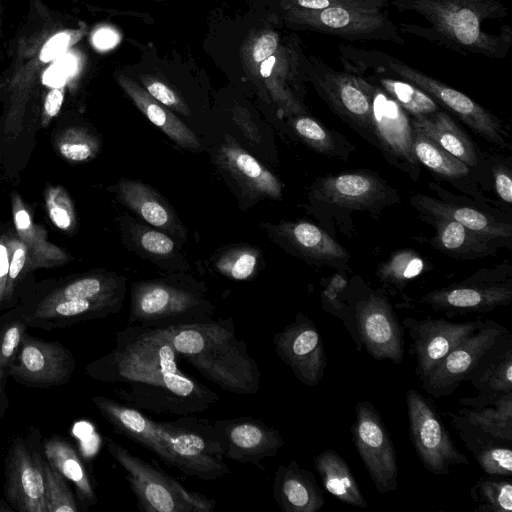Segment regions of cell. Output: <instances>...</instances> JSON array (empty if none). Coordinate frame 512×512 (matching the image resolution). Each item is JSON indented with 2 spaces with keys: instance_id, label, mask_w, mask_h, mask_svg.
I'll list each match as a JSON object with an SVG mask.
<instances>
[{
  "instance_id": "6da1fadb",
  "label": "cell",
  "mask_w": 512,
  "mask_h": 512,
  "mask_svg": "<svg viewBox=\"0 0 512 512\" xmlns=\"http://www.w3.org/2000/svg\"><path fill=\"white\" fill-rule=\"evenodd\" d=\"M165 328L130 324L117 331L115 347L86 367L98 381L123 384L116 392L140 411L188 416L219 400L209 387L186 374Z\"/></svg>"
},
{
  "instance_id": "7a4b0ae2",
  "label": "cell",
  "mask_w": 512,
  "mask_h": 512,
  "mask_svg": "<svg viewBox=\"0 0 512 512\" xmlns=\"http://www.w3.org/2000/svg\"><path fill=\"white\" fill-rule=\"evenodd\" d=\"M91 400L117 434L151 450L167 466L206 481L230 473L212 422L188 416L173 422L156 421L108 397L93 396Z\"/></svg>"
},
{
  "instance_id": "3957f363",
  "label": "cell",
  "mask_w": 512,
  "mask_h": 512,
  "mask_svg": "<svg viewBox=\"0 0 512 512\" xmlns=\"http://www.w3.org/2000/svg\"><path fill=\"white\" fill-rule=\"evenodd\" d=\"M391 4L399 12L419 14L429 24L400 23L401 33L461 55L504 59L512 46L509 25H503L497 34L484 29L486 21L508 16V9L500 0H391Z\"/></svg>"
},
{
  "instance_id": "277c9868",
  "label": "cell",
  "mask_w": 512,
  "mask_h": 512,
  "mask_svg": "<svg viewBox=\"0 0 512 512\" xmlns=\"http://www.w3.org/2000/svg\"><path fill=\"white\" fill-rule=\"evenodd\" d=\"M177 354L204 378L238 395L256 394L261 372L231 318L165 327Z\"/></svg>"
},
{
  "instance_id": "5b68a950",
  "label": "cell",
  "mask_w": 512,
  "mask_h": 512,
  "mask_svg": "<svg viewBox=\"0 0 512 512\" xmlns=\"http://www.w3.org/2000/svg\"><path fill=\"white\" fill-rule=\"evenodd\" d=\"M339 59L349 73L378 70L406 81L453 112L477 134L494 144L505 145L499 119L464 93L382 51L339 44Z\"/></svg>"
},
{
  "instance_id": "8992f818",
  "label": "cell",
  "mask_w": 512,
  "mask_h": 512,
  "mask_svg": "<svg viewBox=\"0 0 512 512\" xmlns=\"http://www.w3.org/2000/svg\"><path fill=\"white\" fill-rule=\"evenodd\" d=\"M215 306L205 287L180 278L135 282L131 286L129 324L165 328L212 318Z\"/></svg>"
},
{
  "instance_id": "52a82bcc",
  "label": "cell",
  "mask_w": 512,
  "mask_h": 512,
  "mask_svg": "<svg viewBox=\"0 0 512 512\" xmlns=\"http://www.w3.org/2000/svg\"><path fill=\"white\" fill-rule=\"evenodd\" d=\"M388 0H361L321 10H286L284 21L295 29L336 36L348 41H386L404 38L385 8Z\"/></svg>"
},
{
  "instance_id": "ba28073f",
  "label": "cell",
  "mask_w": 512,
  "mask_h": 512,
  "mask_svg": "<svg viewBox=\"0 0 512 512\" xmlns=\"http://www.w3.org/2000/svg\"><path fill=\"white\" fill-rule=\"evenodd\" d=\"M110 456L125 470L138 509L145 512H212L215 501L188 490L158 465L132 454L111 438L106 440Z\"/></svg>"
},
{
  "instance_id": "9c48e42d",
  "label": "cell",
  "mask_w": 512,
  "mask_h": 512,
  "mask_svg": "<svg viewBox=\"0 0 512 512\" xmlns=\"http://www.w3.org/2000/svg\"><path fill=\"white\" fill-rule=\"evenodd\" d=\"M406 404L411 442L423 466L434 475H448L451 467L469 465L454 445L432 401L409 389Z\"/></svg>"
},
{
  "instance_id": "30bf717a",
  "label": "cell",
  "mask_w": 512,
  "mask_h": 512,
  "mask_svg": "<svg viewBox=\"0 0 512 512\" xmlns=\"http://www.w3.org/2000/svg\"><path fill=\"white\" fill-rule=\"evenodd\" d=\"M305 80L310 81L329 107L347 122L371 131L372 100L367 81L336 70L321 58L303 57Z\"/></svg>"
},
{
  "instance_id": "8fae6325",
  "label": "cell",
  "mask_w": 512,
  "mask_h": 512,
  "mask_svg": "<svg viewBox=\"0 0 512 512\" xmlns=\"http://www.w3.org/2000/svg\"><path fill=\"white\" fill-rule=\"evenodd\" d=\"M351 434L375 488L381 494L395 491L398 478L396 451L380 414L370 401L356 403Z\"/></svg>"
},
{
  "instance_id": "7c38bea8",
  "label": "cell",
  "mask_w": 512,
  "mask_h": 512,
  "mask_svg": "<svg viewBox=\"0 0 512 512\" xmlns=\"http://www.w3.org/2000/svg\"><path fill=\"white\" fill-rule=\"evenodd\" d=\"M506 333L508 330L500 323L492 319L484 321L421 380L423 390L435 398L453 394L473 371L481 357Z\"/></svg>"
},
{
  "instance_id": "4fadbf2b",
  "label": "cell",
  "mask_w": 512,
  "mask_h": 512,
  "mask_svg": "<svg viewBox=\"0 0 512 512\" xmlns=\"http://www.w3.org/2000/svg\"><path fill=\"white\" fill-rule=\"evenodd\" d=\"M76 361L72 352L58 341H45L26 333L18 353L7 367V375L29 387L66 384Z\"/></svg>"
},
{
  "instance_id": "5bb4252c",
  "label": "cell",
  "mask_w": 512,
  "mask_h": 512,
  "mask_svg": "<svg viewBox=\"0 0 512 512\" xmlns=\"http://www.w3.org/2000/svg\"><path fill=\"white\" fill-rule=\"evenodd\" d=\"M357 333L362 346L375 360L400 364L404 357V327L389 301L371 293L354 305Z\"/></svg>"
},
{
  "instance_id": "9a60e30c",
  "label": "cell",
  "mask_w": 512,
  "mask_h": 512,
  "mask_svg": "<svg viewBox=\"0 0 512 512\" xmlns=\"http://www.w3.org/2000/svg\"><path fill=\"white\" fill-rule=\"evenodd\" d=\"M277 356L304 385L317 386L324 376L326 355L318 328L298 313L294 321L273 335Z\"/></svg>"
},
{
  "instance_id": "2e32d148",
  "label": "cell",
  "mask_w": 512,
  "mask_h": 512,
  "mask_svg": "<svg viewBox=\"0 0 512 512\" xmlns=\"http://www.w3.org/2000/svg\"><path fill=\"white\" fill-rule=\"evenodd\" d=\"M483 323L481 319L456 323L444 318H404L402 326L412 340L410 354L416 359L418 379L423 380L455 346Z\"/></svg>"
},
{
  "instance_id": "e0dca14e",
  "label": "cell",
  "mask_w": 512,
  "mask_h": 512,
  "mask_svg": "<svg viewBox=\"0 0 512 512\" xmlns=\"http://www.w3.org/2000/svg\"><path fill=\"white\" fill-rule=\"evenodd\" d=\"M224 458L262 468L261 461L275 457L285 440L265 422L248 416L212 422Z\"/></svg>"
},
{
  "instance_id": "ac0fdd59",
  "label": "cell",
  "mask_w": 512,
  "mask_h": 512,
  "mask_svg": "<svg viewBox=\"0 0 512 512\" xmlns=\"http://www.w3.org/2000/svg\"><path fill=\"white\" fill-rule=\"evenodd\" d=\"M5 497L13 510L47 512L42 457L13 440L5 459Z\"/></svg>"
},
{
  "instance_id": "d6986e66",
  "label": "cell",
  "mask_w": 512,
  "mask_h": 512,
  "mask_svg": "<svg viewBox=\"0 0 512 512\" xmlns=\"http://www.w3.org/2000/svg\"><path fill=\"white\" fill-rule=\"evenodd\" d=\"M512 301L510 282H465L429 292L421 304L443 312L448 317L489 312Z\"/></svg>"
},
{
  "instance_id": "ffe728a7",
  "label": "cell",
  "mask_w": 512,
  "mask_h": 512,
  "mask_svg": "<svg viewBox=\"0 0 512 512\" xmlns=\"http://www.w3.org/2000/svg\"><path fill=\"white\" fill-rule=\"evenodd\" d=\"M367 83L372 100L371 131L387 153L416 165L412 151L413 128L408 114L380 88Z\"/></svg>"
},
{
  "instance_id": "44dd1931",
  "label": "cell",
  "mask_w": 512,
  "mask_h": 512,
  "mask_svg": "<svg viewBox=\"0 0 512 512\" xmlns=\"http://www.w3.org/2000/svg\"><path fill=\"white\" fill-rule=\"evenodd\" d=\"M219 165L251 197L280 200L282 185L277 177L255 157L226 135L218 149Z\"/></svg>"
},
{
  "instance_id": "7402d4cb",
  "label": "cell",
  "mask_w": 512,
  "mask_h": 512,
  "mask_svg": "<svg viewBox=\"0 0 512 512\" xmlns=\"http://www.w3.org/2000/svg\"><path fill=\"white\" fill-rule=\"evenodd\" d=\"M121 202L153 227L173 236L186 239V229L171 206L152 187L136 181L122 179L116 187Z\"/></svg>"
},
{
  "instance_id": "603a6c76",
  "label": "cell",
  "mask_w": 512,
  "mask_h": 512,
  "mask_svg": "<svg viewBox=\"0 0 512 512\" xmlns=\"http://www.w3.org/2000/svg\"><path fill=\"white\" fill-rule=\"evenodd\" d=\"M273 498L283 512H317L324 505L323 491L314 474L294 460L277 468Z\"/></svg>"
},
{
  "instance_id": "cb8c5ba5",
  "label": "cell",
  "mask_w": 512,
  "mask_h": 512,
  "mask_svg": "<svg viewBox=\"0 0 512 512\" xmlns=\"http://www.w3.org/2000/svg\"><path fill=\"white\" fill-rule=\"evenodd\" d=\"M122 304L110 300L64 299L38 304L33 311L24 314L28 326L51 330L117 313Z\"/></svg>"
},
{
  "instance_id": "d4e9b609",
  "label": "cell",
  "mask_w": 512,
  "mask_h": 512,
  "mask_svg": "<svg viewBox=\"0 0 512 512\" xmlns=\"http://www.w3.org/2000/svg\"><path fill=\"white\" fill-rule=\"evenodd\" d=\"M458 412L477 430L503 442H512V392L479 393L475 397L460 398Z\"/></svg>"
},
{
  "instance_id": "484cf974",
  "label": "cell",
  "mask_w": 512,
  "mask_h": 512,
  "mask_svg": "<svg viewBox=\"0 0 512 512\" xmlns=\"http://www.w3.org/2000/svg\"><path fill=\"white\" fill-rule=\"evenodd\" d=\"M117 81L136 107L171 140L184 149L194 152L201 150L197 136L166 106L126 75L120 74Z\"/></svg>"
},
{
  "instance_id": "4316f807",
  "label": "cell",
  "mask_w": 512,
  "mask_h": 512,
  "mask_svg": "<svg viewBox=\"0 0 512 512\" xmlns=\"http://www.w3.org/2000/svg\"><path fill=\"white\" fill-rule=\"evenodd\" d=\"M466 448L487 475L512 476L511 444L495 439L467 423L460 415L447 413Z\"/></svg>"
},
{
  "instance_id": "83f0119b",
  "label": "cell",
  "mask_w": 512,
  "mask_h": 512,
  "mask_svg": "<svg viewBox=\"0 0 512 512\" xmlns=\"http://www.w3.org/2000/svg\"><path fill=\"white\" fill-rule=\"evenodd\" d=\"M383 193L382 184L363 173H344L321 181L317 198L335 205L361 208L376 202Z\"/></svg>"
},
{
  "instance_id": "f1b7e54d",
  "label": "cell",
  "mask_w": 512,
  "mask_h": 512,
  "mask_svg": "<svg viewBox=\"0 0 512 512\" xmlns=\"http://www.w3.org/2000/svg\"><path fill=\"white\" fill-rule=\"evenodd\" d=\"M465 381L478 393L512 392V336L509 332L481 357Z\"/></svg>"
},
{
  "instance_id": "f546056e",
  "label": "cell",
  "mask_w": 512,
  "mask_h": 512,
  "mask_svg": "<svg viewBox=\"0 0 512 512\" xmlns=\"http://www.w3.org/2000/svg\"><path fill=\"white\" fill-rule=\"evenodd\" d=\"M278 234L304 256L323 263L343 262L346 250L319 227L305 221L282 222Z\"/></svg>"
},
{
  "instance_id": "4dcf8cb0",
  "label": "cell",
  "mask_w": 512,
  "mask_h": 512,
  "mask_svg": "<svg viewBox=\"0 0 512 512\" xmlns=\"http://www.w3.org/2000/svg\"><path fill=\"white\" fill-rule=\"evenodd\" d=\"M410 121L413 130L431 138L468 167L477 163L473 144L446 112L439 110L430 115L411 118Z\"/></svg>"
},
{
  "instance_id": "1f68e13d",
  "label": "cell",
  "mask_w": 512,
  "mask_h": 512,
  "mask_svg": "<svg viewBox=\"0 0 512 512\" xmlns=\"http://www.w3.org/2000/svg\"><path fill=\"white\" fill-rule=\"evenodd\" d=\"M314 467L321 477L323 487L333 497L350 506L368 507L353 472L336 451L327 449L316 455Z\"/></svg>"
},
{
  "instance_id": "d6a6232c",
  "label": "cell",
  "mask_w": 512,
  "mask_h": 512,
  "mask_svg": "<svg viewBox=\"0 0 512 512\" xmlns=\"http://www.w3.org/2000/svg\"><path fill=\"white\" fill-rule=\"evenodd\" d=\"M412 201L420 210L433 217L449 218L491 240L507 238L511 235L510 224L497 222L473 208L444 203L425 195H416Z\"/></svg>"
},
{
  "instance_id": "836d02e7",
  "label": "cell",
  "mask_w": 512,
  "mask_h": 512,
  "mask_svg": "<svg viewBox=\"0 0 512 512\" xmlns=\"http://www.w3.org/2000/svg\"><path fill=\"white\" fill-rule=\"evenodd\" d=\"M47 461L76 488L79 499L86 506H94L97 497L89 474L74 447L65 439L54 436L44 442Z\"/></svg>"
},
{
  "instance_id": "e575fe53",
  "label": "cell",
  "mask_w": 512,
  "mask_h": 512,
  "mask_svg": "<svg viewBox=\"0 0 512 512\" xmlns=\"http://www.w3.org/2000/svg\"><path fill=\"white\" fill-rule=\"evenodd\" d=\"M355 75L380 88L411 118L430 115L440 110L439 104L430 96L399 78L378 70H364Z\"/></svg>"
},
{
  "instance_id": "d590c367",
  "label": "cell",
  "mask_w": 512,
  "mask_h": 512,
  "mask_svg": "<svg viewBox=\"0 0 512 512\" xmlns=\"http://www.w3.org/2000/svg\"><path fill=\"white\" fill-rule=\"evenodd\" d=\"M434 218L437 231L435 242L441 250L471 257L490 253L491 239L479 235L449 218Z\"/></svg>"
},
{
  "instance_id": "8d00e7d4",
  "label": "cell",
  "mask_w": 512,
  "mask_h": 512,
  "mask_svg": "<svg viewBox=\"0 0 512 512\" xmlns=\"http://www.w3.org/2000/svg\"><path fill=\"white\" fill-rule=\"evenodd\" d=\"M412 151L417 161L445 178L457 179L469 173V167L462 161L441 148L431 138L415 130Z\"/></svg>"
},
{
  "instance_id": "74e56055",
  "label": "cell",
  "mask_w": 512,
  "mask_h": 512,
  "mask_svg": "<svg viewBox=\"0 0 512 512\" xmlns=\"http://www.w3.org/2000/svg\"><path fill=\"white\" fill-rule=\"evenodd\" d=\"M128 245L157 262L183 261L172 238L159 229L135 221L128 223Z\"/></svg>"
},
{
  "instance_id": "f35d334b",
  "label": "cell",
  "mask_w": 512,
  "mask_h": 512,
  "mask_svg": "<svg viewBox=\"0 0 512 512\" xmlns=\"http://www.w3.org/2000/svg\"><path fill=\"white\" fill-rule=\"evenodd\" d=\"M471 498L477 503L475 512H511V477L484 475L471 487Z\"/></svg>"
},
{
  "instance_id": "ab89813d",
  "label": "cell",
  "mask_w": 512,
  "mask_h": 512,
  "mask_svg": "<svg viewBox=\"0 0 512 512\" xmlns=\"http://www.w3.org/2000/svg\"><path fill=\"white\" fill-rule=\"evenodd\" d=\"M423 269V260L415 251L401 250L379 267L378 276L383 283L400 289Z\"/></svg>"
},
{
  "instance_id": "60d3db41",
  "label": "cell",
  "mask_w": 512,
  "mask_h": 512,
  "mask_svg": "<svg viewBox=\"0 0 512 512\" xmlns=\"http://www.w3.org/2000/svg\"><path fill=\"white\" fill-rule=\"evenodd\" d=\"M259 250L251 246L228 249L215 262L222 275L233 280L250 279L258 268Z\"/></svg>"
},
{
  "instance_id": "b9f144b4",
  "label": "cell",
  "mask_w": 512,
  "mask_h": 512,
  "mask_svg": "<svg viewBox=\"0 0 512 512\" xmlns=\"http://www.w3.org/2000/svg\"><path fill=\"white\" fill-rule=\"evenodd\" d=\"M42 467L45 479L47 512H77L79 508L66 479L43 458Z\"/></svg>"
},
{
  "instance_id": "7bdbcfd3",
  "label": "cell",
  "mask_w": 512,
  "mask_h": 512,
  "mask_svg": "<svg viewBox=\"0 0 512 512\" xmlns=\"http://www.w3.org/2000/svg\"><path fill=\"white\" fill-rule=\"evenodd\" d=\"M27 327L24 312L6 314L0 319V365L5 369L18 353Z\"/></svg>"
},
{
  "instance_id": "ee69618b",
  "label": "cell",
  "mask_w": 512,
  "mask_h": 512,
  "mask_svg": "<svg viewBox=\"0 0 512 512\" xmlns=\"http://www.w3.org/2000/svg\"><path fill=\"white\" fill-rule=\"evenodd\" d=\"M291 125L300 138L313 149L327 154L335 149L331 133L314 118L304 114L296 115Z\"/></svg>"
},
{
  "instance_id": "f6af8a7d",
  "label": "cell",
  "mask_w": 512,
  "mask_h": 512,
  "mask_svg": "<svg viewBox=\"0 0 512 512\" xmlns=\"http://www.w3.org/2000/svg\"><path fill=\"white\" fill-rule=\"evenodd\" d=\"M141 79L145 90L159 103L184 116L190 115V109L187 104L166 83L149 75H144Z\"/></svg>"
},
{
  "instance_id": "bcb514c9",
  "label": "cell",
  "mask_w": 512,
  "mask_h": 512,
  "mask_svg": "<svg viewBox=\"0 0 512 512\" xmlns=\"http://www.w3.org/2000/svg\"><path fill=\"white\" fill-rule=\"evenodd\" d=\"M98 149V143L91 135L76 132L62 141L59 150L63 157L70 161L82 162L91 158Z\"/></svg>"
},
{
  "instance_id": "7dc6e473",
  "label": "cell",
  "mask_w": 512,
  "mask_h": 512,
  "mask_svg": "<svg viewBox=\"0 0 512 512\" xmlns=\"http://www.w3.org/2000/svg\"><path fill=\"white\" fill-rule=\"evenodd\" d=\"M47 210L52 223L61 230H67L74 221L72 204L66 193L57 188L47 195Z\"/></svg>"
},
{
  "instance_id": "c3c4849f",
  "label": "cell",
  "mask_w": 512,
  "mask_h": 512,
  "mask_svg": "<svg viewBox=\"0 0 512 512\" xmlns=\"http://www.w3.org/2000/svg\"><path fill=\"white\" fill-rule=\"evenodd\" d=\"M27 250L21 245L17 244V247L13 250L10 262H9V272H8V288L6 293V302H9V299L13 295L14 288L16 286V280L18 279L20 273L22 272L25 262H26Z\"/></svg>"
},
{
  "instance_id": "681fc988",
  "label": "cell",
  "mask_w": 512,
  "mask_h": 512,
  "mask_svg": "<svg viewBox=\"0 0 512 512\" xmlns=\"http://www.w3.org/2000/svg\"><path fill=\"white\" fill-rule=\"evenodd\" d=\"M231 113L232 119L245 135V137L252 143H258L261 139V136L248 111L243 107L235 105L231 110Z\"/></svg>"
},
{
  "instance_id": "f907efd6",
  "label": "cell",
  "mask_w": 512,
  "mask_h": 512,
  "mask_svg": "<svg viewBox=\"0 0 512 512\" xmlns=\"http://www.w3.org/2000/svg\"><path fill=\"white\" fill-rule=\"evenodd\" d=\"M361 0H280L283 11L286 10H321L339 4L355 3Z\"/></svg>"
},
{
  "instance_id": "816d5d0a",
  "label": "cell",
  "mask_w": 512,
  "mask_h": 512,
  "mask_svg": "<svg viewBox=\"0 0 512 512\" xmlns=\"http://www.w3.org/2000/svg\"><path fill=\"white\" fill-rule=\"evenodd\" d=\"M64 101V86L52 87L48 90L43 101V110L46 117L56 116Z\"/></svg>"
},
{
  "instance_id": "f5cc1de1",
  "label": "cell",
  "mask_w": 512,
  "mask_h": 512,
  "mask_svg": "<svg viewBox=\"0 0 512 512\" xmlns=\"http://www.w3.org/2000/svg\"><path fill=\"white\" fill-rule=\"evenodd\" d=\"M9 262L8 247L3 242H0V307L6 302Z\"/></svg>"
},
{
  "instance_id": "db71d44e",
  "label": "cell",
  "mask_w": 512,
  "mask_h": 512,
  "mask_svg": "<svg viewBox=\"0 0 512 512\" xmlns=\"http://www.w3.org/2000/svg\"><path fill=\"white\" fill-rule=\"evenodd\" d=\"M494 182L497 194L506 203L512 202V180L510 175L504 170L494 172Z\"/></svg>"
},
{
  "instance_id": "11a10c76",
  "label": "cell",
  "mask_w": 512,
  "mask_h": 512,
  "mask_svg": "<svg viewBox=\"0 0 512 512\" xmlns=\"http://www.w3.org/2000/svg\"><path fill=\"white\" fill-rule=\"evenodd\" d=\"M118 35L110 28H101L92 36V42L98 49H108L118 42Z\"/></svg>"
},
{
  "instance_id": "9f6ffc18",
  "label": "cell",
  "mask_w": 512,
  "mask_h": 512,
  "mask_svg": "<svg viewBox=\"0 0 512 512\" xmlns=\"http://www.w3.org/2000/svg\"><path fill=\"white\" fill-rule=\"evenodd\" d=\"M14 222L21 234H28L32 231L33 223L30 214L24 207H17L14 211Z\"/></svg>"
},
{
  "instance_id": "6f0895ef",
  "label": "cell",
  "mask_w": 512,
  "mask_h": 512,
  "mask_svg": "<svg viewBox=\"0 0 512 512\" xmlns=\"http://www.w3.org/2000/svg\"><path fill=\"white\" fill-rule=\"evenodd\" d=\"M7 374L6 369L0 365V415L3 410V402H4V381L5 376Z\"/></svg>"
},
{
  "instance_id": "680465c9",
  "label": "cell",
  "mask_w": 512,
  "mask_h": 512,
  "mask_svg": "<svg viewBox=\"0 0 512 512\" xmlns=\"http://www.w3.org/2000/svg\"><path fill=\"white\" fill-rule=\"evenodd\" d=\"M3 11H4L3 0H0V36H1L2 25H3Z\"/></svg>"
}]
</instances>
